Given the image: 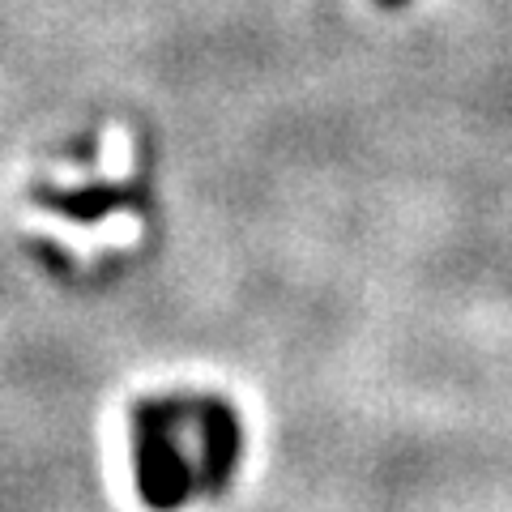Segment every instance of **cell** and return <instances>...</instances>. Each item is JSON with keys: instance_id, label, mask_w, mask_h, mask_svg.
Masks as SVG:
<instances>
[{"instance_id": "1", "label": "cell", "mask_w": 512, "mask_h": 512, "mask_svg": "<svg viewBox=\"0 0 512 512\" xmlns=\"http://www.w3.org/2000/svg\"><path fill=\"white\" fill-rule=\"evenodd\" d=\"M56 210L60 214H73V218H103L111 210V201H116V192H107V188H86V192H56Z\"/></svg>"}, {"instance_id": "2", "label": "cell", "mask_w": 512, "mask_h": 512, "mask_svg": "<svg viewBox=\"0 0 512 512\" xmlns=\"http://www.w3.org/2000/svg\"><path fill=\"white\" fill-rule=\"evenodd\" d=\"M376 5H384V9H402L406 0H376Z\"/></svg>"}]
</instances>
